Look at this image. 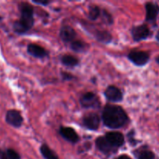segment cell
<instances>
[{"label":"cell","instance_id":"cell-1","mask_svg":"<svg viewBox=\"0 0 159 159\" xmlns=\"http://www.w3.org/2000/svg\"><path fill=\"white\" fill-rule=\"evenodd\" d=\"M101 118L104 125L110 129L121 128L129 122V118L125 110L115 105L105 106Z\"/></svg>","mask_w":159,"mask_h":159},{"label":"cell","instance_id":"cell-2","mask_svg":"<svg viewBox=\"0 0 159 159\" xmlns=\"http://www.w3.org/2000/svg\"><path fill=\"white\" fill-rule=\"evenodd\" d=\"M20 19L14 22L13 30L17 34H24L34 25V8L29 3L22 2L20 5Z\"/></svg>","mask_w":159,"mask_h":159},{"label":"cell","instance_id":"cell-3","mask_svg":"<svg viewBox=\"0 0 159 159\" xmlns=\"http://www.w3.org/2000/svg\"><path fill=\"white\" fill-rule=\"evenodd\" d=\"M80 103L82 107L86 109H98L101 106L99 98L94 93H84L80 99Z\"/></svg>","mask_w":159,"mask_h":159},{"label":"cell","instance_id":"cell-4","mask_svg":"<svg viewBox=\"0 0 159 159\" xmlns=\"http://www.w3.org/2000/svg\"><path fill=\"white\" fill-rule=\"evenodd\" d=\"M128 59L137 66H143L150 60V56L145 51H132L128 54Z\"/></svg>","mask_w":159,"mask_h":159},{"label":"cell","instance_id":"cell-5","mask_svg":"<svg viewBox=\"0 0 159 159\" xmlns=\"http://www.w3.org/2000/svg\"><path fill=\"white\" fill-rule=\"evenodd\" d=\"M23 116L20 114V111L16 110H8L6 114V122L12 127L18 128L23 124Z\"/></svg>","mask_w":159,"mask_h":159},{"label":"cell","instance_id":"cell-6","mask_svg":"<svg viewBox=\"0 0 159 159\" xmlns=\"http://www.w3.org/2000/svg\"><path fill=\"white\" fill-rule=\"evenodd\" d=\"M131 34L133 40L138 42L146 40L151 34V31L147 25L143 24L132 27L131 30Z\"/></svg>","mask_w":159,"mask_h":159},{"label":"cell","instance_id":"cell-7","mask_svg":"<svg viewBox=\"0 0 159 159\" xmlns=\"http://www.w3.org/2000/svg\"><path fill=\"white\" fill-rule=\"evenodd\" d=\"M95 146L98 151L104 155H111L118 151V149L115 148L113 146L111 145L110 143L106 140L104 136H101L97 138L95 141Z\"/></svg>","mask_w":159,"mask_h":159},{"label":"cell","instance_id":"cell-8","mask_svg":"<svg viewBox=\"0 0 159 159\" xmlns=\"http://www.w3.org/2000/svg\"><path fill=\"white\" fill-rule=\"evenodd\" d=\"M83 124L86 128L90 130H97L99 127L100 117L97 113H91L83 117Z\"/></svg>","mask_w":159,"mask_h":159},{"label":"cell","instance_id":"cell-9","mask_svg":"<svg viewBox=\"0 0 159 159\" xmlns=\"http://www.w3.org/2000/svg\"><path fill=\"white\" fill-rule=\"evenodd\" d=\"M104 94L108 100L113 102H121L123 99L122 91L115 85H109L105 89Z\"/></svg>","mask_w":159,"mask_h":159},{"label":"cell","instance_id":"cell-10","mask_svg":"<svg viewBox=\"0 0 159 159\" xmlns=\"http://www.w3.org/2000/svg\"><path fill=\"white\" fill-rule=\"evenodd\" d=\"M104 137H105L106 140L110 143L111 145L113 146V147L116 149L122 147L125 143L124 136H123V134H121L120 132H108V133L104 135Z\"/></svg>","mask_w":159,"mask_h":159},{"label":"cell","instance_id":"cell-11","mask_svg":"<svg viewBox=\"0 0 159 159\" xmlns=\"http://www.w3.org/2000/svg\"><path fill=\"white\" fill-rule=\"evenodd\" d=\"M59 134L62 138L73 144H76L79 141V136L74 129L69 127H60L59 130Z\"/></svg>","mask_w":159,"mask_h":159},{"label":"cell","instance_id":"cell-12","mask_svg":"<svg viewBox=\"0 0 159 159\" xmlns=\"http://www.w3.org/2000/svg\"><path fill=\"white\" fill-rule=\"evenodd\" d=\"M59 37L65 43H72L76 37V33L73 27L68 25H64L59 31Z\"/></svg>","mask_w":159,"mask_h":159},{"label":"cell","instance_id":"cell-13","mask_svg":"<svg viewBox=\"0 0 159 159\" xmlns=\"http://www.w3.org/2000/svg\"><path fill=\"white\" fill-rule=\"evenodd\" d=\"M27 53L37 58H44L48 54V51L45 48L36 43H30L27 45Z\"/></svg>","mask_w":159,"mask_h":159},{"label":"cell","instance_id":"cell-14","mask_svg":"<svg viewBox=\"0 0 159 159\" xmlns=\"http://www.w3.org/2000/svg\"><path fill=\"white\" fill-rule=\"evenodd\" d=\"M145 9H146L147 21H155L159 12L158 5L154 2H147L145 5Z\"/></svg>","mask_w":159,"mask_h":159},{"label":"cell","instance_id":"cell-15","mask_svg":"<svg viewBox=\"0 0 159 159\" xmlns=\"http://www.w3.org/2000/svg\"><path fill=\"white\" fill-rule=\"evenodd\" d=\"M134 155L137 159H157L155 155L151 150L145 148H139L137 152H134Z\"/></svg>","mask_w":159,"mask_h":159},{"label":"cell","instance_id":"cell-16","mask_svg":"<svg viewBox=\"0 0 159 159\" xmlns=\"http://www.w3.org/2000/svg\"><path fill=\"white\" fill-rule=\"evenodd\" d=\"M61 62L65 66L69 68H74L79 65V59L70 54H65L61 57Z\"/></svg>","mask_w":159,"mask_h":159},{"label":"cell","instance_id":"cell-17","mask_svg":"<svg viewBox=\"0 0 159 159\" xmlns=\"http://www.w3.org/2000/svg\"><path fill=\"white\" fill-rule=\"evenodd\" d=\"M40 152L45 159H59L57 155L45 144H43L41 146Z\"/></svg>","mask_w":159,"mask_h":159},{"label":"cell","instance_id":"cell-18","mask_svg":"<svg viewBox=\"0 0 159 159\" xmlns=\"http://www.w3.org/2000/svg\"><path fill=\"white\" fill-rule=\"evenodd\" d=\"M94 37L98 41L104 43H108L112 40V35L106 30H96Z\"/></svg>","mask_w":159,"mask_h":159},{"label":"cell","instance_id":"cell-19","mask_svg":"<svg viewBox=\"0 0 159 159\" xmlns=\"http://www.w3.org/2000/svg\"><path fill=\"white\" fill-rule=\"evenodd\" d=\"M87 47L88 46L87 43L80 40H75L72 43H70V48L75 52H84L87 50Z\"/></svg>","mask_w":159,"mask_h":159},{"label":"cell","instance_id":"cell-20","mask_svg":"<svg viewBox=\"0 0 159 159\" xmlns=\"http://www.w3.org/2000/svg\"><path fill=\"white\" fill-rule=\"evenodd\" d=\"M101 9L98 6H90L89 7V12H88V18L91 20H96L98 17L101 15Z\"/></svg>","mask_w":159,"mask_h":159},{"label":"cell","instance_id":"cell-21","mask_svg":"<svg viewBox=\"0 0 159 159\" xmlns=\"http://www.w3.org/2000/svg\"><path fill=\"white\" fill-rule=\"evenodd\" d=\"M5 152L9 159H20V155L13 149L9 148Z\"/></svg>","mask_w":159,"mask_h":159},{"label":"cell","instance_id":"cell-22","mask_svg":"<svg viewBox=\"0 0 159 159\" xmlns=\"http://www.w3.org/2000/svg\"><path fill=\"white\" fill-rule=\"evenodd\" d=\"M103 14V18H104V22L107 23L108 24H112V22H113V19H112V16L111 14H109L107 11L103 10V12H101Z\"/></svg>","mask_w":159,"mask_h":159},{"label":"cell","instance_id":"cell-23","mask_svg":"<svg viewBox=\"0 0 159 159\" xmlns=\"http://www.w3.org/2000/svg\"><path fill=\"white\" fill-rule=\"evenodd\" d=\"M62 79L65 81H69L70 79H73V75L70 73H66V72H62Z\"/></svg>","mask_w":159,"mask_h":159},{"label":"cell","instance_id":"cell-24","mask_svg":"<svg viewBox=\"0 0 159 159\" xmlns=\"http://www.w3.org/2000/svg\"><path fill=\"white\" fill-rule=\"evenodd\" d=\"M33 2L35 3V4L40 5V6H47V5L49 4L51 2L50 1H33Z\"/></svg>","mask_w":159,"mask_h":159},{"label":"cell","instance_id":"cell-25","mask_svg":"<svg viewBox=\"0 0 159 159\" xmlns=\"http://www.w3.org/2000/svg\"><path fill=\"white\" fill-rule=\"evenodd\" d=\"M0 159H9L6 155L5 151H0Z\"/></svg>","mask_w":159,"mask_h":159},{"label":"cell","instance_id":"cell-26","mask_svg":"<svg viewBox=\"0 0 159 159\" xmlns=\"http://www.w3.org/2000/svg\"><path fill=\"white\" fill-rule=\"evenodd\" d=\"M117 159H131V158H129V157L128 156V155H120V156L118 157V158H117Z\"/></svg>","mask_w":159,"mask_h":159},{"label":"cell","instance_id":"cell-27","mask_svg":"<svg viewBox=\"0 0 159 159\" xmlns=\"http://www.w3.org/2000/svg\"><path fill=\"white\" fill-rule=\"evenodd\" d=\"M156 39H157V41L159 42V31H158V32H157V35H156Z\"/></svg>","mask_w":159,"mask_h":159},{"label":"cell","instance_id":"cell-28","mask_svg":"<svg viewBox=\"0 0 159 159\" xmlns=\"http://www.w3.org/2000/svg\"><path fill=\"white\" fill-rule=\"evenodd\" d=\"M156 61H157V64H159V57H157V58H156Z\"/></svg>","mask_w":159,"mask_h":159}]
</instances>
